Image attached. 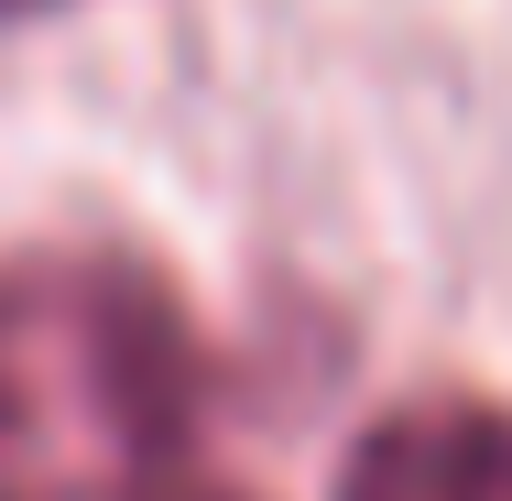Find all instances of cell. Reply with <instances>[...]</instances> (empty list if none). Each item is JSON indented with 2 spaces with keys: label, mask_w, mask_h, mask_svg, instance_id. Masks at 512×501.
<instances>
[{
  "label": "cell",
  "mask_w": 512,
  "mask_h": 501,
  "mask_svg": "<svg viewBox=\"0 0 512 501\" xmlns=\"http://www.w3.org/2000/svg\"><path fill=\"white\" fill-rule=\"evenodd\" d=\"M197 338L142 262L33 251L0 262V469L44 491H142L186 458Z\"/></svg>",
  "instance_id": "6da1fadb"
},
{
  "label": "cell",
  "mask_w": 512,
  "mask_h": 501,
  "mask_svg": "<svg viewBox=\"0 0 512 501\" xmlns=\"http://www.w3.org/2000/svg\"><path fill=\"white\" fill-rule=\"evenodd\" d=\"M338 501H512V403L491 393L393 403L338 458Z\"/></svg>",
  "instance_id": "7a4b0ae2"
},
{
  "label": "cell",
  "mask_w": 512,
  "mask_h": 501,
  "mask_svg": "<svg viewBox=\"0 0 512 501\" xmlns=\"http://www.w3.org/2000/svg\"><path fill=\"white\" fill-rule=\"evenodd\" d=\"M131 501H240V491H207V480H175V469H164V480H142Z\"/></svg>",
  "instance_id": "3957f363"
},
{
  "label": "cell",
  "mask_w": 512,
  "mask_h": 501,
  "mask_svg": "<svg viewBox=\"0 0 512 501\" xmlns=\"http://www.w3.org/2000/svg\"><path fill=\"white\" fill-rule=\"evenodd\" d=\"M0 501H66V491H0Z\"/></svg>",
  "instance_id": "277c9868"
},
{
  "label": "cell",
  "mask_w": 512,
  "mask_h": 501,
  "mask_svg": "<svg viewBox=\"0 0 512 501\" xmlns=\"http://www.w3.org/2000/svg\"><path fill=\"white\" fill-rule=\"evenodd\" d=\"M0 11H44V0H0Z\"/></svg>",
  "instance_id": "5b68a950"
}]
</instances>
